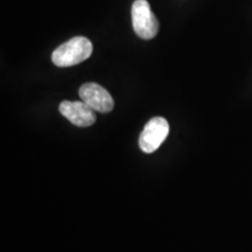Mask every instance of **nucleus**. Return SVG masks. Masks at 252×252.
I'll return each mask as SVG.
<instances>
[{
  "instance_id": "1",
  "label": "nucleus",
  "mask_w": 252,
  "mask_h": 252,
  "mask_svg": "<svg viewBox=\"0 0 252 252\" xmlns=\"http://www.w3.org/2000/svg\"><path fill=\"white\" fill-rule=\"evenodd\" d=\"M93 54V43L84 36H75L59 46L52 55L56 67H72L86 61Z\"/></svg>"
},
{
  "instance_id": "2",
  "label": "nucleus",
  "mask_w": 252,
  "mask_h": 252,
  "mask_svg": "<svg viewBox=\"0 0 252 252\" xmlns=\"http://www.w3.org/2000/svg\"><path fill=\"white\" fill-rule=\"evenodd\" d=\"M132 25L138 36L144 40H151L159 32V23L151 9L147 0H135L131 9Z\"/></svg>"
},
{
  "instance_id": "3",
  "label": "nucleus",
  "mask_w": 252,
  "mask_h": 252,
  "mask_svg": "<svg viewBox=\"0 0 252 252\" xmlns=\"http://www.w3.org/2000/svg\"><path fill=\"white\" fill-rule=\"evenodd\" d=\"M169 133V124L163 117H154L145 125L139 137V147L145 153H153L161 146Z\"/></svg>"
},
{
  "instance_id": "4",
  "label": "nucleus",
  "mask_w": 252,
  "mask_h": 252,
  "mask_svg": "<svg viewBox=\"0 0 252 252\" xmlns=\"http://www.w3.org/2000/svg\"><path fill=\"white\" fill-rule=\"evenodd\" d=\"M78 94L81 99L97 112L108 113L112 111L115 106V102L109 91L97 83H84L78 90Z\"/></svg>"
},
{
  "instance_id": "5",
  "label": "nucleus",
  "mask_w": 252,
  "mask_h": 252,
  "mask_svg": "<svg viewBox=\"0 0 252 252\" xmlns=\"http://www.w3.org/2000/svg\"><path fill=\"white\" fill-rule=\"evenodd\" d=\"M60 112L63 117L68 119L71 124L80 127H88L94 124L96 122V111L90 108L87 103L82 102H70V100H63L59 106Z\"/></svg>"
}]
</instances>
